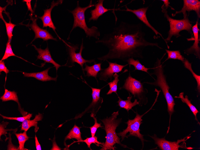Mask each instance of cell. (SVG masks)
Segmentation results:
<instances>
[{"mask_svg":"<svg viewBox=\"0 0 200 150\" xmlns=\"http://www.w3.org/2000/svg\"><path fill=\"white\" fill-rule=\"evenodd\" d=\"M141 23L131 24L121 21L110 33L95 42L107 47L108 52L97 58L101 61L116 59L126 62L130 58L143 59L144 49L148 46H156L160 49L157 43L148 41L145 37Z\"/></svg>","mask_w":200,"mask_h":150,"instance_id":"cell-1","label":"cell"},{"mask_svg":"<svg viewBox=\"0 0 200 150\" xmlns=\"http://www.w3.org/2000/svg\"><path fill=\"white\" fill-rule=\"evenodd\" d=\"M164 55L160 59L157 58L154 67L151 68L153 70V71L150 75H155L156 79L153 82H146L144 83L159 87L162 90L167 104V110L170 116V123L171 116L175 111L174 107L175 103L173 97L169 93V90L170 87L167 84L166 77L164 73V66L161 62Z\"/></svg>","mask_w":200,"mask_h":150,"instance_id":"cell-2","label":"cell"},{"mask_svg":"<svg viewBox=\"0 0 200 150\" xmlns=\"http://www.w3.org/2000/svg\"><path fill=\"white\" fill-rule=\"evenodd\" d=\"M119 115V111L113 112L109 117L101 120L104 125V129L106 133V140L101 146L100 150H114L116 148L114 146L116 144H119L124 148L128 147L126 145L122 144L120 141V138L116 132L117 127L121 122L122 119H117Z\"/></svg>","mask_w":200,"mask_h":150,"instance_id":"cell-3","label":"cell"},{"mask_svg":"<svg viewBox=\"0 0 200 150\" xmlns=\"http://www.w3.org/2000/svg\"><path fill=\"white\" fill-rule=\"evenodd\" d=\"M93 6H94V4H92V0L87 6L84 7H80L79 1H78L76 7L73 10L69 11L74 18L73 24L70 33L74 29L78 27L84 30L87 37L90 38L93 37L98 40L99 39L100 34L98 28L95 26L88 28L85 21V12L87 9Z\"/></svg>","mask_w":200,"mask_h":150,"instance_id":"cell-4","label":"cell"},{"mask_svg":"<svg viewBox=\"0 0 200 150\" xmlns=\"http://www.w3.org/2000/svg\"><path fill=\"white\" fill-rule=\"evenodd\" d=\"M162 11L164 13V16L169 22V29L168 32L167 37L165 39V41L167 45L168 48L169 46L167 44V42L171 40L173 36L178 38L181 36L180 32L183 30H186L192 36L193 35L192 31V24L189 20L187 16L186 18L178 20L171 18L169 15L167 9L164 5L161 6Z\"/></svg>","mask_w":200,"mask_h":150,"instance_id":"cell-5","label":"cell"},{"mask_svg":"<svg viewBox=\"0 0 200 150\" xmlns=\"http://www.w3.org/2000/svg\"><path fill=\"white\" fill-rule=\"evenodd\" d=\"M124 82L123 85L120 87L119 89H125L133 95L134 98H137L139 100V105L142 106L143 104H146L148 100L146 95L148 91L146 89L144 88L140 81L132 77L129 72Z\"/></svg>","mask_w":200,"mask_h":150,"instance_id":"cell-6","label":"cell"},{"mask_svg":"<svg viewBox=\"0 0 200 150\" xmlns=\"http://www.w3.org/2000/svg\"><path fill=\"white\" fill-rule=\"evenodd\" d=\"M64 42L66 47L67 54H68V60L66 64V66L69 67H72L74 66V63H76L79 64L81 67L83 73L85 75L83 68V65L86 63H96V62L94 59L90 60H86L83 58L82 56V52L84 47L83 44V40L80 47L79 52L76 53L75 51L79 49L78 44L74 45L69 43H66L64 41Z\"/></svg>","mask_w":200,"mask_h":150,"instance_id":"cell-7","label":"cell"},{"mask_svg":"<svg viewBox=\"0 0 200 150\" xmlns=\"http://www.w3.org/2000/svg\"><path fill=\"white\" fill-rule=\"evenodd\" d=\"M145 114L140 115L136 112V116L133 119H128L126 122L127 125L126 128L122 131L117 133V135L121 137V141L124 139L125 137L128 138L130 136H134L139 138L141 141L143 148L144 145V141H146L143 138V135L140 132V126L142 123V118Z\"/></svg>","mask_w":200,"mask_h":150,"instance_id":"cell-8","label":"cell"},{"mask_svg":"<svg viewBox=\"0 0 200 150\" xmlns=\"http://www.w3.org/2000/svg\"><path fill=\"white\" fill-rule=\"evenodd\" d=\"M91 88L92 100L90 105L81 113L76 115L73 119H77L79 118L87 113H91L95 116L101 107L103 101V98L100 96V93L101 89L93 88L90 86L86 81H84Z\"/></svg>","mask_w":200,"mask_h":150,"instance_id":"cell-9","label":"cell"},{"mask_svg":"<svg viewBox=\"0 0 200 150\" xmlns=\"http://www.w3.org/2000/svg\"><path fill=\"white\" fill-rule=\"evenodd\" d=\"M154 141L155 144L157 145L160 150H178L179 148L188 149L183 145H180L179 143L184 142L190 138L189 136L183 139L178 140L177 141L171 142L166 140L165 138H159L157 137L155 134L150 136Z\"/></svg>","mask_w":200,"mask_h":150,"instance_id":"cell-10","label":"cell"},{"mask_svg":"<svg viewBox=\"0 0 200 150\" xmlns=\"http://www.w3.org/2000/svg\"><path fill=\"white\" fill-rule=\"evenodd\" d=\"M106 61L109 64L108 67L102 69L97 74L99 80L104 81H107L108 78L111 80L113 78L114 74L118 73L122 71L123 68L127 66L128 64L122 65L116 62H111L108 60Z\"/></svg>","mask_w":200,"mask_h":150,"instance_id":"cell-11","label":"cell"},{"mask_svg":"<svg viewBox=\"0 0 200 150\" xmlns=\"http://www.w3.org/2000/svg\"><path fill=\"white\" fill-rule=\"evenodd\" d=\"M125 8L126 10H120L119 9V10L133 13L146 26L152 30L157 36L159 37L158 36V35H160L165 41V39L163 37L162 35L151 25L147 19L146 14L149 7L140 8L137 9L132 10L129 8L127 6H125Z\"/></svg>","mask_w":200,"mask_h":150,"instance_id":"cell-12","label":"cell"},{"mask_svg":"<svg viewBox=\"0 0 200 150\" xmlns=\"http://www.w3.org/2000/svg\"><path fill=\"white\" fill-rule=\"evenodd\" d=\"M183 6L181 9L179 11H176L174 14H172L173 16L177 14L182 13L184 18H185L188 15L186 12L189 13L192 11H194L196 13L198 18L200 17V1L198 0H184Z\"/></svg>","mask_w":200,"mask_h":150,"instance_id":"cell-13","label":"cell"},{"mask_svg":"<svg viewBox=\"0 0 200 150\" xmlns=\"http://www.w3.org/2000/svg\"><path fill=\"white\" fill-rule=\"evenodd\" d=\"M192 27V31L194 36V42L193 45L189 48L184 50V53L187 55L193 54L199 59L200 58V48L199 46V33L200 29L198 27V22Z\"/></svg>","mask_w":200,"mask_h":150,"instance_id":"cell-14","label":"cell"},{"mask_svg":"<svg viewBox=\"0 0 200 150\" xmlns=\"http://www.w3.org/2000/svg\"><path fill=\"white\" fill-rule=\"evenodd\" d=\"M31 20L32 23L29 26L35 34L34 38L33 41L39 38L42 39L43 41H46L49 40L57 41V39L54 38L46 29L41 28L38 25L36 19L31 18Z\"/></svg>","mask_w":200,"mask_h":150,"instance_id":"cell-15","label":"cell"},{"mask_svg":"<svg viewBox=\"0 0 200 150\" xmlns=\"http://www.w3.org/2000/svg\"><path fill=\"white\" fill-rule=\"evenodd\" d=\"M63 0H58L56 2L53 1L51 3V7L49 8L44 10L43 15L39 17L42 21L43 23V28L49 27L51 28L55 32L56 27L55 26L51 18V12L53 8L55 6H57L59 4H62Z\"/></svg>","mask_w":200,"mask_h":150,"instance_id":"cell-16","label":"cell"},{"mask_svg":"<svg viewBox=\"0 0 200 150\" xmlns=\"http://www.w3.org/2000/svg\"><path fill=\"white\" fill-rule=\"evenodd\" d=\"M36 50L38 55L37 56V59L43 60L45 63H51L55 67L57 72L58 69L62 66L56 63L52 58L49 51L48 47L47 46L46 49H43L40 48H37L35 46L32 45Z\"/></svg>","mask_w":200,"mask_h":150,"instance_id":"cell-17","label":"cell"},{"mask_svg":"<svg viewBox=\"0 0 200 150\" xmlns=\"http://www.w3.org/2000/svg\"><path fill=\"white\" fill-rule=\"evenodd\" d=\"M104 1V0H99L94 5L95 8L91 10L90 13L91 16L89 19V22L92 20L97 21L99 17L106 12L113 10V9H108L104 7L103 6Z\"/></svg>","mask_w":200,"mask_h":150,"instance_id":"cell-18","label":"cell"},{"mask_svg":"<svg viewBox=\"0 0 200 150\" xmlns=\"http://www.w3.org/2000/svg\"><path fill=\"white\" fill-rule=\"evenodd\" d=\"M51 67H50L40 72H37L27 73L23 72L24 76L26 77H33L37 80L42 81H56L57 77L53 78L49 76L48 72L49 69Z\"/></svg>","mask_w":200,"mask_h":150,"instance_id":"cell-19","label":"cell"},{"mask_svg":"<svg viewBox=\"0 0 200 150\" xmlns=\"http://www.w3.org/2000/svg\"><path fill=\"white\" fill-rule=\"evenodd\" d=\"M43 118V115L39 113L35 116L33 120L25 119L22 122L21 130L27 131L30 127L34 126L35 128V132H36L38 129V127L37 126L38 122L42 120Z\"/></svg>","mask_w":200,"mask_h":150,"instance_id":"cell-20","label":"cell"},{"mask_svg":"<svg viewBox=\"0 0 200 150\" xmlns=\"http://www.w3.org/2000/svg\"><path fill=\"white\" fill-rule=\"evenodd\" d=\"M118 97L119 99L117 102L118 104V105L120 107V108H124L128 112L129 110L131 109L133 107L136 105H139V103L137 99H135L134 102H131V99L132 96L130 95L127 97V99L125 100L121 99L119 96Z\"/></svg>","mask_w":200,"mask_h":150,"instance_id":"cell-21","label":"cell"},{"mask_svg":"<svg viewBox=\"0 0 200 150\" xmlns=\"http://www.w3.org/2000/svg\"><path fill=\"white\" fill-rule=\"evenodd\" d=\"M84 64L85 67L84 71L86 72V76L88 77H93L97 80V74L102 69L101 67V63H95L92 66H89L86 63Z\"/></svg>","mask_w":200,"mask_h":150,"instance_id":"cell-22","label":"cell"},{"mask_svg":"<svg viewBox=\"0 0 200 150\" xmlns=\"http://www.w3.org/2000/svg\"><path fill=\"white\" fill-rule=\"evenodd\" d=\"M0 99L3 102L10 100L14 101L18 104L19 109L20 107L17 93L14 91H10L5 89L4 93Z\"/></svg>","mask_w":200,"mask_h":150,"instance_id":"cell-23","label":"cell"},{"mask_svg":"<svg viewBox=\"0 0 200 150\" xmlns=\"http://www.w3.org/2000/svg\"><path fill=\"white\" fill-rule=\"evenodd\" d=\"M73 138L76 139L77 140V141H74L75 142H79L80 141L82 140L81 137L80 128L75 124L65 137L64 143H65L66 140Z\"/></svg>","mask_w":200,"mask_h":150,"instance_id":"cell-24","label":"cell"},{"mask_svg":"<svg viewBox=\"0 0 200 150\" xmlns=\"http://www.w3.org/2000/svg\"><path fill=\"white\" fill-rule=\"evenodd\" d=\"M175 98L181 99L183 103L186 104L195 116V120L198 122V123L200 125V123L197 119L196 116L197 113L199 112L196 108L191 103L190 101L188 99V96L187 95H186L184 97V93L181 92L179 94L178 96H175Z\"/></svg>","mask_w":200,"mask_h":150,"instance_id":"cell-25","label":"cell"},{"mask_svg":"<svg viewBox=\"0 0 200 150\" xmlns=\"http://www.w3.org/2000/svg\"><path fill=\"white\" fill-rule=\"evenodd\" d=\"M126 62L128 63V65H132L134 66V71L136 70L141 71L150 75L148 70L151 69L146 67L144 65H142L139 60H135L133 58H130L128 59Z\"/></svg>","mask_w":200,"mask_h":150,"instance_id":"cell-26","label":"cell"},{"mask_svg":"<svg viewBox=\"0 0 200 150\" xmlns=\"http://www.w3.org/2000/svg\"><path fill=\"white\" fill-rule=\"evenodd\" d=\"M26 132V131H24L22 133H14L19 142L18 150H28L24 148V144L25 142L29 138V137L27 134Z\"/></svg>","mask_w":200,"mask_h":150,"instance_id":"cell-27","label":"cell"},{"mask_svg":"<svg viewBox=\"0 0 200 150\" xmlns=\"http://www.w3.org/2000/svg\"><path fill=\"white\" fill-rule=\"evenodd\" d=\"M184 67L189 70L192 74L193 77L196 79L197 84V90L199 93L200 92V76L196 74L193 71L192 68L191 63L188 60L185 59L183 63Z\"/></svg>","mask_w":200,"mask_h":150,"instance_id":"cell-28","label":"cell"},{"mask_svg":"<svg viewBox=\"0 0 200 150\" xmlns=\"http://www.w3.org/2000/svg\"><path fill=\"white\" fill-rule=\"evenodd\" d=\"M119 76V75L117 73H116L114 74L113 76V78H114L113 80L112 81L108 83V84L109 86L110 89L106 94L107 95H110L113 93H114L118 96L117 92V84L119 81L118 78Z\"/></svg>","mask_w":200,"mask_h":150,"instance_id":"cell-29","label":"cell"},{"mask_svg":"<svg viewBox=\"0 0 200 150\" xmlns=\"http://www.w3.org/2000/svg\"><path fill=\"white\" fill-rule=\"evenodd\" d=\"M168 54V57L166 60L169 59H178L181 61L183 63L185 58L181 54L179 50L170 51L166 49Z\"/></svg>","mask_w":200,"mask_h":150,"instance_id":"cell-30","label":"cell"},{"mask_svg":"<svg viewBox=\"0 0 200 150\" xmlns=\"http://www.w3.org/2000/svg\"><path fill=\"white\" fill-rule=\"evenodd\" d=\"M10 43L9 41H8L6 45V49L4 54L1 60L3 61L5 59H7L9 57L11 56H15L22 59L21 57L17 56L13 52Z\"/></svg>","mask_w":200,"mask_h":150,"instance_id":"cell-31","label":"cell"},{"mask_svg":"<svg viewBox=\"0 0 200 150\" xmlns=\"http://www.w3.org/2000/svg\"><path fill=\"white\" fill-rule=\"evenodd\" d=\"M80 142H84L87 145L88 148L90 150H92L90 148V145L92 143L95 144L97 146H101L100 145H103L104 143H101L98 140L97 137L96 136L91 137H87L84 140H82L80 141Z\"/></svg>","mask_w":200,"mask_h":150,"instance_id":"cell-32","label":"cell"},{"mask_svg":"<svg viewBox=\"0 0 200 150\" xmlns=\"http://www.w3.org/2000/svg\"><path fill=\"white\" fill-rule=\"evenodd\" d=\"M3 21L5 25L7 34L8 39V41L11 42L13 36V30L14 27L16 25L11 22L10 19L9 22H7L4 19Z\"/></svg>","mask_w":200,"mask_h":150,"instance_id":"cell-33","label":"cell"},{"mask_svg":"<svg viewBox=\"0 0 200 150\" xmlns=\"http://www.w3.org/2000/svg\"><path fill=\"white\" fill-rule=\"evenodd\" d=\"M90 116L92 117L94 120V125L93 126L90 127L91 136L94 137L98 128L100 127H103V126L101 125V123H99L97 122L96 118L93 114L91 113Z\"/></svg>","mask_w":200,"mask_h":150,"instance_id":"cell-34","label":"cell"},{"mask_svg":"<svg viewBox=\"0 0 200 150\" xmlns=\"http://www.w3.org/2000/svg\"><path fill=\"white\" fill-rule=\"evenodd\" d=\"M0 115L4 119L16 120L20 122H22L26 119H30V118L32 117V113H28L27 115H26L25 116L19 117H7L5 116H4L1 114H0Z\"/></svg>","mask_w":200,"mask_h":150,"instance_id":"cell-35","label":"cell"},{"mask_svg":"<svg viewBox=\"0 0 200 150\" xmlns=\"http://www.w3.org/2000/svg\"><path fill=\"white\" fill-rule=\"evenodd\" d=\"M4 72L6 74V76L9 72V70L7 69L5 65V63L4 60H0V73L2 72Z\"/></svg>","mask_w":200,"mask_h":150,"instance_id":"cell-36","label":"cell"},{"mask_svg":"<svg viewBox=\"0 0 200 150\" xmlns=\"http://www.w3.org/2000/svg\"><path fill=\"white\" fill-rule=\"evenodd\" d=\"M7 122H4L3 123L0 124V137L1 135L4 134L6 136V132L8 131H10L12 129H5V128L6 127L8 123Z\"/></svg>","mask_w":200,"mask_h":150,"instance_id":"cell-37","label":"cell"},{"mask_svg":"<svg viewBox=\"0 0 200 150\" xmlns=\"http://www.w3.org/2000/svg\"><path fill=\"white\" fill-rule=\"evenodd\" d=\"M23 2H25L26 3V5L27 6L28 10H29L31 13H33V11L32 9L31 2V0H24L23 1Z\"/></svg>","mask_w":200,"mask_h":150,"instance_id":"cell-38","label":"cell"},{"mask_svg":"<svg viewBox=\"0 0 200 150\" xmlns=\"http://www.w3.org/2000/svg\"><path fill=\"white\" fill-rule=\"evenodd\" d=\"M35 140L36 149L37 150H41V145L38 140L36 135L35 136Z\"/></svg>","mask_w":200,"mask_h":150,"instance_id":"cell-39","label":"cell"},{"mask_svg":"<svg viewBox=\"0 0 200 150\" xmlns=\"http://www.w3.org/2000/svg\"><path fill=\"white\" fill-rule=\"evenodd\" d=\"M161 1H163L164 4H163L165 8L167 9L169 7H170L171 8V9L173 10H174L173 8L172 7L170 6V2L168 0H162Z\"/></svg>","mask_w":200,"mask_h":150,"instance_id":"cell-40","label":"cell"},{"mask_svg":"<svg viewBox=\"0 0 200 150\" xmlns=\"http://www.w3.org/2000/svg\"><path fill=\"white\" fill-rule=\"evenodd\" d=\"M55 146L58 147V146H57V145L56 143V142L54 140V142H53V147L51 149V150H55Z\"/></svg>","mask_w":200,"mask_h":150,"instance_id":"cell-41","label":"cell"}]
</instances>
